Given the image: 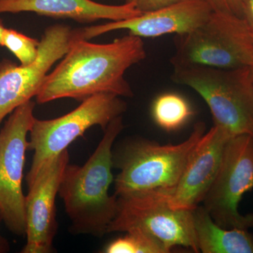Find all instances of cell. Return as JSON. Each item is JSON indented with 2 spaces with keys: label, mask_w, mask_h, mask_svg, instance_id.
I'll list each match as a JSON object with an SVG mask.
<instances>
[{
  "label": "cell",
  "mask_w": 253,
  "mask_h": 253,
  "mask_svg": "<svg viewBox=\"0 0 253 253\" xmlns=\"http://www.w3.org/2000/svg\"><path fill=\"white\" fill-rule=\"evenodd\" d=\"M20 12L71 18L83 23L100 19L121 21L141 14L133 3L116 6L100 4L91 0H0V14Z\"/></svg>",
  "instance_id": "5bb4252c"
},
{
  "label": "cell",
  "mask_w": 253,
  "mask_h": 253,
  "mask_svg": "<svg viewBox=\"0 0 253 253\" xmlns=\"http://www.w3.org/2000/svg\"></svg>",
  "instance_id": "d4e9b609"
},
{
  "label": "cell",
  "mask_w": 253,
  "mask_h": 253,
  "mask_svg": "<svg viewBox=\"0 0 253 253\" xmlns=\"http://www.w3.org/2000/svg\"><path fill=\"white\" fill-rule=\"evenodd\" d=\"M31 100L11 113L0 131V212L13 234H26V196L22 180L28 133L34 123Z\"/></svg>",
  "instance_id": "9c48e42d"
},
{
  "label": "cell",
  "mask_w": 253,
  "mask_h": 253,
  "mask_svg": "<svg viewBox=\"0 0 253 253\" xmlns=\"http://www.w3.org/2000/svg\"><path fill=\"white\" fill-rule=\"evenodd\" d=\"M212 11L204 0H185L135 17L80 29V38L88 41L117 30H127L129 34L141 38L184 34L204 22Z\"/></svg>",
  "instance_id": "7c38bea8"
},
{
  "label": "cell",
  "mask_w": 253,
  "mask_h": 253,
  "mask_svg": "<svg viewBox=\"0 0 253 253\" xmlns=\"http://www.w3.org/2000/svg\"><path fill=\"white\" fill-rule=\"evenodd\" d=\"M184 1L185 0H126V2L133 3L138 11L144 14L169 7Z\"/></svg>",
  "instance_id": "d6986e66"
},
{
  "label": "cell",
  "mask_w": 253,
  "mask_h": 253,
  "mask_svg": "<svg viewBox=\"0 0 253 253\" xmlns=\"http://www.w3.org/2000/svg\"><path fill=\"white\" fill-rule=\"evenodd\" d=\"M123 237L112 241L105 249L106 253H166L154 240L141 231H128Z\"/></svg>",
  "instance_id": "e0dca14e"
},
{
  "label": "cell",
  "mask_w": 253,
  "mask_h": 253,
  "mask_svg": "<svg viewBox=\"0 0 253 253\" xmlns=\"http://www.w3.org/2000/svg\"><path fill=\"white\" fill-rule=\"evenodd\" d=\"M206 129L204 123H196L186 140L178 144L160 145L142 139L125 143L113 154V167L120 169L114 180L115 194L158 192L171 196Z\"/></svg>",
  "instance_id": "3957f363"
},
{
  "label": "cell",
  "mask_w": 253,
  "mask_h": 253,
  "mask_svg": "<svg viewBox=\"0 0 253 253\" xmlns=\"http://www.w3.org/2000/svg\"><path fill=\"white\" fill-rule=\"evenodd\" d=\"M124 128L122 116L113 120L90 158L83 166H66L59 194L73 234L101 237L108 234L118 210V196L109 194L113 181V146Z\"/></svg>",
  "instance_id": "7a4b0ae2"
},
{
  "label": "cell",
  "mask_w": 253,
  "mask_h": 253,
  "mask_svg": "<svg viewBox=\"0 0 253 253\" xmlns=\"http://www.w3.org/2000/svg\"><path fill=\"white\" fill-rule=\"evenodd\" d=\"M79 38V29L56 24L46 28L33 63L17 66L0 62V122L16 108L36 96L50 68L63 57Z\"/></svg>",
  "instance_id": "30bf717a"
},
{
  "label": "cell",
  "mask_w": 253,
  "mask_h": 253,
  "mask_svg": "<svg viewBox=\"0 0 253 253\" xmlns=\"http://www.w3.org/2000/svg\"><path fill=\"white\" fill-rule=\"evenodd\" d=\"M229 133L213 126L191 151L169 204L175 209L193 210L204 201L220 167Z\"/></svg>",
  "instance_id": "4fadbf2b"
},
{
  "label": "cell",
  "mask_w": 253,
  "mask_h": 253,
  "mask_svg": "<svg viewBox=\"0 0 253 253\" xmlns=\"http://www.w3.org/2000/svg\"><path fill=\"white\" fill-rule=\"evenodd\" d=\"M146 56L141 38L130 34L104 44L77 40L46 76L37 102L45 104L63 98L83 101L101 93L131 97L132 90L125 73Z\"/></svg>",
  "instance_id": "6da1fadb"
},
{
  "label": "cell",
  "mask_w": 253,
  "mask_h": 253,
  "mask_svg": "<svg viewBox=\"0 0 253 253\" xmlns=\"http://www.w3.org/2000/svg\"><path fill=\"white\" fill-rule=\"evenodd\" d=\"M0 123H1V122H0Z\"/></svg>",
  "instance_id": "cb8c5ba5"
},
{
  "label": "cell",
  "mask_w": 253,
  "mask_h": 253,
  "mask_svg": "<svg viewBox=\"0 0 253 253\" xmlns=\"http://www.w3.org/2000/svg\"><path fill=\"white\" fill-rule=\"evenodd\" d=\"M40 42L13 29L5 28L1 46H4L16 56L21 65L31 64L36 59Z\"/></svg>",
  "instance_id": "ac0fdd59"
},
{
  "label": "cell",
  "mask_w": 253,
  "mask_h": 253,
  "mask_svg": "<svg viewBox=\"0 0 253 253\" xmlns=\"http://www.w3.org/2000/svg\"><path fill=\"white\" fill-rule=\"evenodd\" d=\"M213 11L227 13L243 18L241 0H204Z\"/></svg>",
  "instance_id": "ffe728a7"
},
{
  "label": "cell",
  "mask_w": 253,
  "mask_h": 253,
  "mask_svg": "<svg viewBox=\"0 0 253 253\" xmlns=\"http://www.w3.org/2000/svg\"><path fill=\"white\" fill-rule=\"evenodd\" d=\"M253 189V136H231L219 171L205 196L204 207L213 220L226 229L253 228V214L239 212L240 201Z\"/></svg>",
  "instance_id": "ba28073f"
},
{
  "label": "cell",
  "mask_w": 253,
  "mask_h": 253,
  "mask_svg": "<svg viewBox=\"0 0 253 253\" xmlns=\"http://www.w3.org/2000/svg\"><path fill=\"white\" fill-rule=\"evenodd\" d=\"M192 214L199 253H253V235L248 229L221 227L204 206L194 208Z\"/></svg>",
  "instance_id": "9a60e30c"
},
{
  "label": "cell",
  "mask_w": 253,
  "mask_h": 253,
  "mask_svg": "<svg viewBox=\"0 0 253 253\" xmlns=\"http://www.w3.org/2000/svg\"><path fill=\"white\" fill-rule=\"evenodd\" d=\"M253 68L175 67L171 79L194 89L204 99L214 126L231 136H253Z\"/></svg>",
  "instance_id": "277c9868"
},
{
  "label": "cell",
  "mask_w": 253,
  "mask_h": 253,
  "mask_svg": "<svg viewBox=\"0 0 253 253\" xmlns=\"http://www.w3.org/2000/svg\"><path fill=\"white\" fill-rule=\"evenodd\" d=\"M169 197V195L158 192L118 196L117 213L108 234L135 229L156 241L166 253H170L176 246L199 253L192 210L171 207Z\"/></svg>",
  "instance_id": "8992f818"
},
{
  "label": "cell",
  "mask_w": 253,
  "mask_h": 253,
  "mask_svg": "<svg viewBox=\"0 0 253 253\" xmlns=\"http://www.w3.org/2000/svg\"><path fill=\"white\" fill-rule=\"evenodd\" d=\"M5 29L4 26H3V23L0 21V46L1 44V38H2L3 32Z\"/></svg>",
  "instance_id": "7402d4cb"
},
{
  "label": "cell",
  "mask_w": 253,
  "mask_h": 253,
  "mask_svg": "<svg viewBox=\"0 0 253 253\" xmlns=\"http://www.w3.org/2000/svg\"><path fill=\"white\" fill-rule=\"evenodd\" d=\"M1 219H2V217H1V212H0V220H1Z\"/></svg>",
  "instance_id": "603a6c76"
},
{
  "label": "cell",
  "mask_w": 253,
  "mask_h": 253,
  "mask_svg": "<svg viewBox=\"0 0 253 253\" xmlns=\"http://www.w3.org/2000/svg\"><path fill=\"white\" fill-rule=\"evenodd\" d=\"M173 68L253 67V37L244 18L212 11L193 31L176 35Z\"/></svg>",
  "instance_id": "5b68a950"
},
{
  "label": "cell",
  "mask_w": 253,
  "mask_h": 253,
  "mask_svg": "<svg viewBox=\"0 0 253 253\" xmlns=\"http://www.w3.org/2000/svg\"><path fill=\"white\" fill-rule=\"evenodd\" d=\"M126 104L121 96L101 93L87 98L76 109L56 119H35L30 130L28 150L34 151L31 169L26 176L31 184L48 161L68 149L91 126H99L104 130L126 111Z\"/></svg>",
  "instance_id": "52a82bcc"
},
{
  "label": "cell",
  "mask_w": 253,
  "mask_h": 253,
  "mask_svg": "<svg viewBox=\"0 0 253 253\" xmlns=\"http://www.w3.org/2000/svg\"><path fill=\"white\" fill-rule=\"evenodd\" d=\"M69 163L68 149L48 161L28 185L26 196L27 243L23 253H49L57 231L56 198Z\"/></svg>",
  "instance_id": "8fae6325"
},
{
  "label": "cell",
  "mask_w": 253,
  "mask_h": 253,
  "mask_svg": "<svg viewBox=\"0 0 253 253\" xmlns=\"http://www.w3.org/2000/svg\"><path fill=\"white\" fill-rule=\"evenodd\" d=\"M194 114L192 108L181 95L166 92L159 95L152 106V116L160 127L168 131L179 129Z\"/></svg>",
  "instance_id": "2e32d148"
},
{
  "label": "cell",
  "mask_w": 253,
  "mask_h": 253,
  "mask_svg": "<svg viewBox=\"0 0 253 253\" xmlns=\"http://www.w3.org/2000/svg\"><path fill=\"white\" fill-rule=\"evenodd\" d=\"M243 18H244L253 37V0H241Z\"/></svg>",
  "instance_id": "44dd1931"
}]
</instances>
